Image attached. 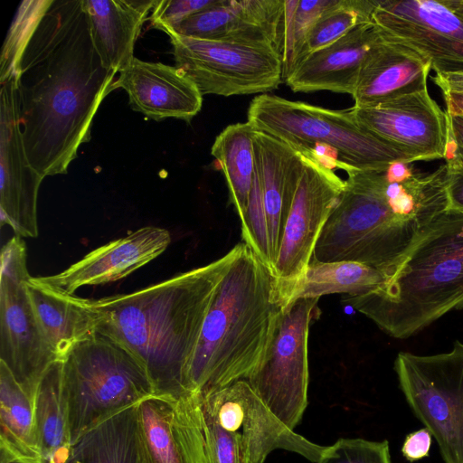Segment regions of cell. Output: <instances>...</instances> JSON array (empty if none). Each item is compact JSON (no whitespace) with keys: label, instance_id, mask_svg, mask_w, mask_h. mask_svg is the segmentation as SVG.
I'll return each mask as SVG.
<instances>
[{"label":"cell","instance_id":"cell-29","mask_svg":"<svg viewBox=\"0 0 463 463\" xmlns=\"http://www.w3.org/2000/svg\"><path fill=\"white\" fill-rule=\"evenodd\" d=\"M253 132L248 121L229 125L216 137L211 148L223 171L229 201L240 220L248 208L255 173Z\"/></svg>","mask_w":463,"mask_h":463},{"label":"cell","instance_id":"cell-7","mask_svg":"<svg viewBox=\"0 0 463 463\" xmlns=\"http://www.w3.org/2000/svg\"><path fill=\"white\" fill-rule=\"evenodd\" d=\"M62 383L72 444L107 418L156 394L139 362L99 333L62 360Z\"/></svg>","mask_w":463,"mask_h":463},{"label":"cell","instance_id":"cell-10","mask_svg":"<svg viewBox=\"0 0 463 463\" xmlns=\"http://www.w3.org/2000/svg\"><path fill=\"white\" fill-rule=\"evenodd\" d=\"M168 35L175 68L202 95L265 94L283 80L282 58L273 46Z\"/></svg>","mask_w":463,"mask_h":463},{"label":"cell","instance_id":"cell-23","mask_svg":"<svg viewBox=\"0 0 463 463\" xmlns=\"http://www.w3.org/2000/svg\"><path fill=\"white\" fill-rule=\"evenodd\" d=\"M156 0H82L93 45L104 66L119 73L134 57L142 25Z\"/></svg>","mask_w":463,"mask_h":463},{"label":"cell","instance_id":"cell-26","mask_svg":"<svg viewBox=\"0 0 463 463\" xmlns=\"http://www.w3.org/2000/svg\"><path fill=\"white\" fill-rule=\"evenodd\" d=\"M137 405L118 411L85 432L72 444L64 463H148Z\"/></svg>","mask_w":463,"mask_h":463},{"label":"cell","instance_id":"cell-4","mask_svg":"<svg viewBox=\"0 0 463 463\" xmlns=\"http://www.w3.org/2000/svg\"><path fill=\"white\" fill-rule=\"evenodd\" d=\"M398 339L408 338L452 310L463 308V212L448 208L415 238L384 283L343 297Z\"/></svg>","mask_w":463,"mask_h":463},{"label":"cell","instance_id":"cell-43","mask_svg":"<svg viewBox=\"0 0 463 463\" xmlns=\"http://www.w3.org/2000/svg\"><path fill=\"white\" fill-rule=\"evenodd\" d=\"M445 4L449 5L463 21V0H444Z\"/></svg>","mask_w":463,"mask_h":463},{"label":"cell","instance_id":"cell-38","mask_svg":"<svg viewBox=\"0 0 463 463\" xmlns=\"http://www.w3.org/2000/svg\"><path fill=\"white\" fill-rule=\"evenodd\" d=\"M446 114L448 118V137L445 156L456 155L463 159V116L450 115L447 112Z\"/></svg>","mask_w":463,"mask_h":463},{"label":"cell","instance_id":"cell-37","mask_svg":"<svg viewBox=\"0 0 463 463\" xmlns=\"http://www.w3.org/2000/svg\"><path fill=\"white\" fill-rule=\"evenodd\" d=\"M431 438L430 432L425 428L408 434L402 447V455L411 462L427 457L431 446Z\"/></svg>","mask_w":463,"mask_h":463},{"label":"cell","instance_id":"cell-36","mask_svg":"<svg viewBox=\"0 0 463 463\" xmlns=\"http://www.w3.org/2000/svg\"><path fill=\"white\" fill-rule=\"evenodd\" d=\"M447 166L449 207L463 212V159L456 155L444 157Z\"/></svg>","mask_w":463,"mask_h":463},{"label":"cell","instance_id":"cell-19","mask_svg":"<svg viewBox=\"0 0 463 463\" xmlns=\"http://www.w3.org/2000/svg\"><path fill=\"white\" fill-rule=\"evenodd\" d=\"M115 88L127 91L134 110L156 121L175 118L189 122L203 104L196 85L175 66L137 58L118 73Z\"/></svg>","mask_w":463,"mask_h":463},{"label":"cell","instance_id":"cell-5","mask_svg":"<svg viewBox=\"0 0 463 463\" xmlns=\"http://www.w3.org/2000/svg\"><path fill=\"white\" fill-rule=\"evenodd\" d=\"M384 172H347L311 260L358 262L384 275L394 266L428 224L387 190Z\"/></svg>","mask_w":463,"mask_h":463},{"label":"cell","instance_id":"cell-6","mask_svg":"<svg viewBox=\"0 0 463 463\" xmlns=\"http://www.w3.org/2000/svg\"><path fill=\"white\" fill-rule=\"evenodd\" d=\"M196 463H264L278 449L316 463L326 447L290 430L245 380L186 398Z\"/></svg>","mask_w":463,"mask_h":463},{"label":"cell","instance_id":"cell-32","mask_svg":"<svg viewBox=\"0 0 463 463\" xmlns=\"http://www.w3.org/2000/svg\"><path fill=\"white\" fill-rule=\"evenodd\" d=\"M333 1L284 0L279 45L284 81L296 69L300 52L312 26Z\"/></svg>","mask_w":463,"mask_h":463},{"label":"cell","instance_id":"cell-15","mask_svg":"<svg viewBox=\"0 0 463 463\" xmlns=\"http://www.w3.org/2000/svg\"><path fill=\"white\" fill-rule=\"evenodd\" d=\"M366 130L405 156L410 163L445 156L448 118L428 89L370 108H351Z\"/></svg>","mask_w":463,"mask_h":463},{"label":"cell","instance_id":"cell-33","mask_svg":"<svg viewBox=\"0 0 463 463\" xmlns=\"http://www.w3.org/2000/svg\"><path fill=\"white\" fill-rule=\"evenodd\" d=\"M52 0L21 2L1 51L0 81L15 75L23 52Z\"/></svg>","mask_w":463,"mask_h":463},{"label":"cell","instance_id":"cell-30","mask_svg":"<svg viewBox=\"0 0 463 463\" xmlns=\"http://www.w3.org/2000/svg\"><path fill=\"white\" fill-rule=\"evenodd\" d=\"M0 447L19 457L42 461L38 449L33 400L0 362Z\"/></svg>","mask_w":463,"mask_h":463},{"label":"cell","instance_id":"cell-12","mask_svg":"<svg viewBox=\"0 0 463 463\" xmlns=\"http://www.w3.org/2000/svg\"><path fill=\"white\" fill-rule=\"evenodd\" d=\"M26 245L12 237L2 248L0 278V362L33 400L38 384L58 361L38 324L26 281Z\"/></svg>","mask_w":463,"mask_h":463},{"label":"cell","instance_id":"cell-14","mask_svg":"<svg viewBox=\"0 0 463 463\" xmlns=\"http://www.w3.org/2000/svg\"><path fill=\"white\" fill-rule=\"evenodd\" d=\"M372 23L382 38L418 53L436 73L463 70V21L444 0H377Z\"/></svg>","mask_w":463,"mask_h":463},{"label":"cell","instance_id":"cell-8","mask_svg":"<svg viewBox=\"0 0 463 463\" xmlns=\"http://www.w3.org/2000/svg\"><path fill=\"white\" fill-rule=\"evenodd\" d=\"M247 121L254 129L294 148L330 147L350 168L384 172L395 161L411 164L405 156L363 128L352 109L335 110L260 94L251 100Z\"/></svg>","mask_w":463,"mask_h":463},{"label":"cell","instance_id":"cell-34","mask_svg":"<svg viewBox=\"0 0 463 463\" xmlns=\"http://www.w3.org/2000/svg\"><path fill=\"white\" fill-rule=\"evenodd\" d=\"M316 463H392L387 440L339 439Z\"/></svg>","mask_w":463,"mask_h":463},{"label":"cell","instance_id":"cell-1","mask_svg":"<svg viewBox=\"0 0 463 463\" xmlns=\"http://www.w3.org/2000/svg\"><path fill=\"white\" fill-rule=\"evenodd\" d=\"M116 74L93 45L82 0H52L15 73L25 153L42 177L67 173Z\"/></svg>","mask_w":463,"mask_h":463},{"label":"cell","instance_id":"cell-20","mask_svg":"<svg viewBox=\"0 0 463 463\" xmlns=\"http://www.w3.org/2000/svg\"><path fill=\"white\" fill-rule=\"evenodd\" d=\"M379 39L372 22L362 24L309 54L285 82L295 92L329 90L353 96L365 55Z\"/></svg>","mask_w":463,"mask_h":463},{"label":"cell","instance_id":"cell-22","mask_svg":"<svg viewBox=\"0 0 463 463\" xmlns=\"http://www.w3.org/2000/svg\"><path fill=\"white\" fill-rule=\"evenodd\" d=\"M253 149L255 173L266 212L274 267L301 169V156L291 145L256 129L253 132Z\"/></svg>","mask_w":463,"mask_h":463},{"label":"cell","instance_id":"cell-16","mask_svg":"<svg viewBox=\"0 0 463 463\" xmlns=\"http://www.w3.org/2000/svg\"><path fill=\"white\" fill-rule=\"evenodd\" d=\"M0 221L20 237L38 236L37 197L43 179L30 165L21 133L15 75L0 81Z\"/></svg>","mask_w":463,"mask_h":463},{"label":"cell","instance_id":"cell-9","mask_svg":"<svg viewBox=\"0 0 463 463\" xmlns=\"http://www.w3.org/2000/svg\"><path fill=\"white\" fill-rule=\"evenodd\" d=\"M400 388L417 419L435 439L444 463H463V343L449 352L398 354Z\"/></svg>","mask_w":463,"mask_h":463},{"label":"cell","instance_id":"cell-40","mask_svg":"<svg viewBox=\"0 0 463 463\" xmlns=\"http://www.w3.org/2000/svg\"><path fill=\"white\" fill-rule=\"evenodd\" d=\"M417 170L403 161L392 162L386 169L385 177L390 183H403L411 179Z\"/></svg>","mask_w":463,"mask_h":463},{"label":"cell","instance_id":"cell-28","mask_svg":"<svg viewBox=\"0 0 463 463\" xmlns=\"http://www.w3.org/2000/svg\"><path fill=\"white\" fill-rule=\"evenodd\" d=\"M384 281V273L358 262L310 260L287 297L284 307L300 298H319L335 293L364 294L380 288Z\"/></svg>","mask_w":463,"mask_h":463},{"label":"cell","instance_id":"cell-25","mask_svg":"<svg viewBox=\"0 0 463 463\" xmlns=\"http://www.w3.org/2000/svg\"><path fill=\"white\" fill-rule=\"evenodd\" d=\"M137 413L148 463H196L185 397L154 394Z\"/></svg>","mask_w":463,"mask_h":463},{"label":"cell","instance_id":"cell-2","mask_svg":"<svg viewBox=\"0 0 463 463\" xmlns=\"http://www.w3.org/2000/svg\"><path fill=\"white\" fill-rule=\"evenodd\" d=\"M241 243L204 266L139 290L90 299L97 331L143 366L155 393L189 396L188 375L207 312Z\"/></svg>","mask_w":463,"mask_h":463},{"label":"cell","instance_id":"cell-11","mask_svg":"<svg viewBox=\"0 0 463 463\" xmlns=\"http://www.w3.org/2000/svg\"><path fill=\"white\" fill-rule=\"evenodd\" d=\"M319 298H300L285 307L260 364L245 380L290 430L307 405L309 326L320 315Z\"/></svg>","mask_w":463,"mask_h":463},{"label":"cell","instance_id":"cell-31","mask_svg":"<svg viewBox=\"0 0 463 463\" xmlns=\"http://www.w3.org/2000/svg\"><path fill=\"white\" fill-rule=\"evenodd\" d=\"M376 3L377 0H334L309 31L298 65L309 54L328 46L354 27L372 22Z\"/></svg>","mask_w":463,"mask_h":463},{"label":"cell","instance_id":"cell-42","mask_svg":"<svg viewBox=\"0 0 463 463\" xmlns=\"http://www.w3.org/2000/svg\"><path fill=\"white\" fill-rule=\"evenodd\" d=\"M0 463H42L17 456L10 450L0 447Z\"/></svg>","mask_w":463,"mask_h":463},{"label":"cell","instance_id":"cell-21","mask_svg":"<svg viewBox=\"0 0 463 463\" xmlns=\"http://www.w3.org/2000/svg\"><path fill=\"white\" fill-rule=\"evenodd\" d=\"M430 70L429 61L380 35L363 61L354 107H375L424 90Z\"/></svg>","mask_w":463,"mask_h":463},{"label":"cell","instance_id":"cell-13","mask_svg":"<svg viewBox=\"0 0 463 463\" xmlns=\"http://www.w3.org/2000/svg\"><path fill=\"white\" fill-rule=\"evenodd\" d=\"M296 149L300 153L301 169L273 271L284 306L290 290L308 265L322 229L345 188V181L309 150Z\"/></svg>","mask_w":463,"mask_h":463},{"label":"cell","instance_id":"cell-17","mask_svg":"<svg viewBox=\"0 0 463 463\" xmlns=\"http://www.w3.org/2000/svg\"><path fill=\"white\" fill-rule=\"evenodd\" d=\"M284 1L215 0L209 7L165 31L182 36L269 45L279 52Z\"/></svg>","mask_w":463,"mask_h":463},{"label":"cell","instance_id":"cell-18","mask_svg":"<svg viewBox=\"0 0 463 463\" xmlns=\"http://www.w3.org/2000/svg\"><path fill=\"white\" fill-rule=\"evenodd\" d=\"M171 242L165 229L146 226L102 245L65 270L36 278L40 282L68 294L83 286H95L123 279L162 254Z\"/></svg>","mask_w":463,"mask_h":463},{"label":"cell","instance_id":"cell-41","mask_svg":"<svg viewBox=\"0 0 463 463\" xmlns=\"http://www.w3.org/2000/svg\"><path fill=\"white\" fill-rule=\"evenodd\" d=\"M443 98L446 105V112L450 115L463 116V94L444 92Z\"/></svg>","mask_w":463,"mask_h":463},{"label":"cell","instance_id":"cell-24","mask_svg":"<svg viewBox=\"0 0 463 463\" xmlns=\"http://www.w3.org/2000/svg\"><path fill=\"white\" fill-rule=\"evenodd\" d=\"M25 285L41 330L59 360L98 334L90 299L53 288L32 276Z\"/></svg>","mask_w":463,"mask_h":463},{"label":"cell","instance_id":"cell-39","mask_svg":"<svg viewBox=\"0 0 463 463\" xmlns=\"http://www.w3.org/2000/svg\"><path fill=\"white\" fill-rule=\"evenodd\" d=\"M432 81L444 92L463 94V70L436 73Z\"/></svg>","mask_w":463,"mask_h":463},{"label":"cell","instance_id":"cell-3","mask_svg":"<svg viewBox=\"0 0 463 463\" xmlns=\"http://www.w3.org/2000/svg\"><path fill=\"white\" fill-rule=\"evenodd\" d=\"M283 308L272 270L242 242L205 317L189 370L191 393L246 380L264 357Z\"/></svg>","mask_w":463,"mask_h":463},{"label":"cell","instance_id":"cell-27","mask_svg":"<svg viewBox=\"0 0 463 463\" xmlns=\"http://www.w3.org/2000/svg\"><path fill=\"white\" fill-rule=\"evenodd\" d=\"M35 431L43 463H64L71 449L62 361L52 364L33 397Z\"/></svg>","mask_w":463,"mask_h":463},{"label":"cell","instance_id":"cell-35","mask_svg":"<svg viewBox=\"0 0 463 463\" xmlns=\"http://www.w3.org/2000/svg\"><path fill=\"white\" fill-rule=\"evenodd\" d=\"M214 2L215 0H156L149 19L154 27L165 32L211 6Z\"/></svg>","mask_w":463,"mask_h":463}]
</instances>
